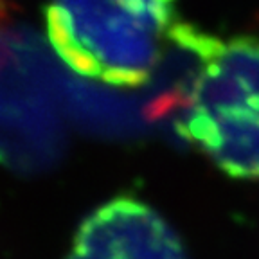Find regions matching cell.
Wrapping results in <instances>:
<instances>
[{"mask_svg":"<svg viewBox=\"0 0 259 259\" xmlns=\"http://www.w3.org/2000/svg\"><path fill=\"white\" fill-rule=\"evenodd\" d=\"M177 0H51L47 34L69 69L113 87L150 79L177 31Z\"/></svg>","mask_w":259,"mask_h":259,"instance_id":"6da1fadb","label":"cell"},{"mask_svg":"<svg viewBox=\"0 0 259 259\" xmlns=\"http://www.w3.org/2000/svg\"><path fill=\"white\" fill-rule=\"evenodd\" d=\"M202 65L194 76L180 132L216 167L259 178V38L218 41L182 27Z\"/></svg>","mask_w":259,"mask_h":259,"instance_id":"7a4b0ae2","label":"cell"},{"mask_svg":"<svg viewBox=\"0 0 259 259\" xmlns=\"http://www.w3.org/2000/svg\"><path fill=\"white\" fill-rule=\"evenodd\" d=\"M65 259H189L182 239L148 203L119 196L81 223Z\"/></svg>","mask_w":259,"mask_h":259,"instance_id":"3957f363","label":"cell"}]
</instances>
